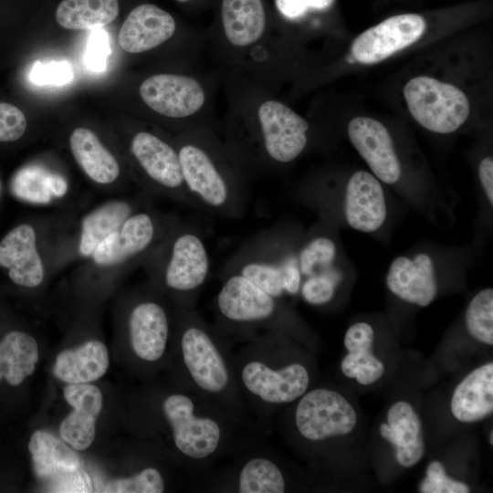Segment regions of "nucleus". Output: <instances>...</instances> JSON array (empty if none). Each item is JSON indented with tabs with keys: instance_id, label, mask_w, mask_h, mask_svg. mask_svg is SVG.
Returning a JSON list of instances; mask_svg holds the SVG:
<instances>
[{
	"instance_id": "nucleus-2",
	"label": "nucleus",
	"mask_w": 493,
	"mask_h": 493,
	"mask_svg": "<svg viewBox=\"0 0 493 493\" xmlns=\"http://www.w3.org/2000/svg\"><path fill=\"white\" fill-rule=\"evenodd\" d=\"M177 152L184 184L200 211L232 219L245 215L248 194L233 170L198 142H184Z\"/></svg>"
},
{
	"instance_id": "nucleus-42",
	"label": "nucleus",
	"mask_w": 493,
	"mask_h": 493,
	"mask_svg": "<svg viewBox=\"0 0 493 493\" xmlns=\"http://www.w3.org/2000/svg\"><path fill=\"white\" fill-rule=\"evenodd\" d=\"M374 331L367 322H356L347 330L343 343L348 351L372 349Z\"/></svg>"
},
{
	"instance_id": "nucleus-39",
	"label": "nucleus",
	"mask_w": 493,
	"mask_h": 493,
	"mask_svg": "<svg viewBox=\"0 0 493 493\" xmlns=\"http://www.w3.org/2000/svg\"><path fill=\"white\" fill-rule=\"evenodd\" d=\"M48 492H93L92 482L88 473L81 467L60 473L48 479Z\"/></svg>"
},
{
	"instance_id": "nucleus-30",
	"label": "nucleus",
	"mask_w": 493,
	"mask_h": 493,
	"mask_svg": "<svg viewBox=\"0 0 493 493\" xmlns=\"http://www.w3.org/2000/svg\"><path fill=\"white\" fill-rule=\"evenodd\" d=\"M10 189L20 199L39 202V194L63 196L68 191V183L61 174L43 165L28 164L14 174Z\"/></svg>"
},
{
	"instance_id": "nucleus-22",
	"label": "nucleus",
	"mask_w": 493,
	"mask_h": 493,
	"mask_svg": "<svg viewBox=\"0 0 493 493\" xmlns=\"http://www.w3.org/2000/svg\"><path fill=\"white\" fill-rule=\"evenodd\" d=\"M68 144L77 164L92 183L108 189L120 181L121 163L93 131L84 127L74 129Z\"/></svg>"
},
{
	"instance_id": "nucleus-43",
	"label": "nucleus",
	"mask_w": 493,
	"mask_h": 493,
	"mask_svg": "<svg viewBox=\"0 0 493 493\" xmlns=\"http://www.w3.org/2000/svg\"><path fill=\"white\" fill-rule=\"evenodd\" d=\"M478 176L490 205H493V160L491 157L484 158L478 166Z\"/></svg>"
},
{
	"instance_id": "nucleus-9",
	"label": "nucleus",
	"mask_w": 493,
	"mask_h": 493,
	"mask_svg": "<svg viewBox=\"0 0 493 493\" xmlns=\"http://www.w3.org/2000/svg\"><path fill=\"white\" fill-rule=\"evenodd\" d=\"M30 224L11 229L0 241V267L16 285L35 288L43 284L55 261L47 256L45 238Z\"/></svg>"
},
{
	"instance_id": "nucleus-37",
	"label": "nucleus",
	"mask_w": 493,
	"mask_h": 493,
	"mask_svg": "<svg viewBox=\"0 0 493 493\" xmlns=\"http://www.w3.org/2000/svg\"><path fill=\"white\" fill-rule=\"evenodd\" d=\"M422 493H467L468 486L447 476L444 465L439 461L431 462L426 468V476L419 486Z\"/></svg>"
},
{
	"instance_id": "nucleus-46",
	"label": "nucleus",
	"mask_w": 493,
	"mask_h": 493,
	"mask_svg": "<svg viewBox=\"0 0 493 493\" xmlns=\"http://www.w3.org/2000/svg\"><path fill=\"white\" fill-rule=\"evenodd\" d=\"M492 434H493V433L491 432V435H490V444H491V445H493V440H492L493 435H492Z\"/></svg>"
},
{
	"instance_id": "nucleus-13",
	"label": "nucleus",
	"mask_w": 493,
	"mask_h": 493,
	"mask_svg": "<svg viewBox=\"0 0 493 493\" xmlns=\"http://www.w3.org/2000/svg\"><path fill=\"white\" fill-rule=\"evenodd\" d=\"M245 388L259 400L271 404L291 403L308 390L309 375L300 363L272 368L261 361L246 362L241 371Z\"/></svg>"
},
{
	"instance_id": "nucleus-28",
	"label": "nucleus",
	"mask_w": 493,
	"mask_h": 493,
	"mask_svg": "<svg viewBox=\"0 0 493 493\" xmlns=\"http://www.w3.org/2000/svg\"><path fill=\"white\" fill-rule=\"evenodd\" d=\"M38 361V345L30 335L12 330L0 342V381L19 385L31 375Z\"/></svg>"
},
{
	"instance_id": "nucleus-17",
	"label": "nucleus",
	"mask_w": 493,
	"mask_h": 493,
	"mask_svg": "<svg viewBox=\"0 0 493 493\" xmlns=\"http://www.w3.org/2000/svg\"><path fill=\"white\" fill-rule=\"evenodd\" d=\"M386 286L401 299L426 307L437 293V283L432 258L424 253L410 258L395 257L386 274Z\"/></svg>"
},
{
	"instance_id": "nucleus-7",
	"label": "nucleus",
	"mask_w": 493,
	"mask_h": 493,
	"mask_svg": "<svg viewBox=\"0 0 493 493\" xmlns=\"http://www.w3.org/2000/svg\"><path fill=\"white\" fill-rule=\"evenodd\" d=\"M216 309L223 321L245 327L278 328L285 318L275 298L238 274L222 276Z\"/></svg>"
},
{
	"instance_id": "nucleus-27",
	"label": "nucleus",
	"mask_w": 493,
	"mask_h": 493,
	"mask_svg": "<svg viewBox=\"0 0 493 493\" xmlns=\"http://www.w3.org/2000/svg\"><path fill=\"white\" fill-rule=\"evenodd\" d=\"M28 449L33 470L40 479H48L60 473L80 467L79 455L52 434L37 430L31 435Z\"/></svg>"
},
{
	"instance_id": "nucleus-16",
	"label": "nucleus",
	"mask_w": 493,
	"mask_h": 493,
	"mask_svg": "<svg viewBox=\"0 0 493 493\" xmlns=\"http://www.w3.org/2000/svg\"><path fill=\"white\" fill-rule=\"evenodd\" d=\"M347 224L354 230L377 231L387 215L386 200L380 181L371 173L358 171L349 179L343 200Z\"/></svg>"
},
{
	"instance_id": "nucleus-15",
	"label": "nucleus",
	"mask_w": 493,
	"mask_h": 493,
	"mask_svg": "<svg viewBox=\"0 0 493 493\" xmlns=\"http://www.w3.org/2000/svg\"><path fill=\"white\" fill-rule=\"evenodd\" d=\"M348 136L373 175L388 184L401 177V164L386 127L369 117H356L348 125Z\"/></svg>"
},
{
	"instance_id": "nucleus-1",
	"label": "nucleus",
	"mask_w": 493,
	"mask_h": 493,
	"mask_svg": "<svg viewBox=\"0 0 493 493\" xmlns=\"http://www.w3.org/2000/svg\"><path fill=\"white\" fill-rule=\"evenodd\" d=\"M142 265L156 286L185 299L204 286L211 269L203 233L180 218Z\"/></svg>"
},
{
	"instance_id": "nucleus-38",
	"label": "nucleus",
	"mask_w": 493,
	"mask_h": 493,
	"mask_svg": "<svg viewBox=\"0 0 493 493\" xmlns=\"http://www.w3.org/2000/svg\"><path fill=\"white\" fill-rule=\"evenodd\" d=\"M72 79L73 70L67 61H37L29 72L30 81L41 86H61Z\"/></svg>"
},
{
	"instance_id": "nucleus-35",
	"label": "nucleus",
	"mask_w": 493,
	"mask_h": 493,
	"mask_svg": "<svg viewBox=\"0 0 493 493\" xmlns=\"http://www.w3.org/2000/svg\"><path fill=\"white\" fill-rule=\"evenodd\" d=\"M342 272L336 265L306 278L300 286L303 299L309 304L320 306L330 302L342 280Z\"/></svg>"
},
{
	"instance_id": "nucleus-21",
	"label": "nucleus",
	"mask_w": 493,
	"mask_h": 493,
	"mask_svg": "<svg viewBox=\"0 0 493 493\" xmlns=\"http://www.w3.org/2000/svg\"><path fill=\"white\" fill-rule=\"evenodd\" d=\"M387 423L380 425L383 439L395 448L397 462L404 467L416 465L425 455L422 422L413 408L404 401L394 403L387 412Z\"/></svg>"
},
{
	"instance_id": "nucleus-26",
	"label": "nucleus",
	"mask_w": 493,
	"mask_h": 493,
	"mask_svg": "<svg viewBox=\"0 0 493 493\" xmlns=\"http://www.w3.org/2000/svg\"><path fill=\"white\" fill-rule=\"evenodd\" d=\"M221 15L225 35L236 47L255 43L265 30L262 0H223Z\"/></svg>"
},
{
	"instance_id": "nucleus-36",
	"label": "nucleus",
	"mask_w": 493,
	"mask_h": 493,
	"mask_svg": "<svg viewBox=\"0 0 493 493\" xmlns=\"http://www.w3.org/2000/svg\"><path fill=\"white\" fill-rule=\"evenodd\" d=\"M164 490V481L160 472L148 467L130 477L109 481L103 492L106 493H161Z\"/></svg>"
},
{
	"instance_id": "nucleus-41",
	"label": "nucleus",
	"mask_w": 493,
	"mask_h": 493,
	"mask_svg": "<svg viewBox=\"0 0 493 493\" xmlns=\"http://www.w3.org/2000/svg\"><path fill=\"white\" fill-rule=\"evenodd\" d=\"M110 47L108 35L102 29H95L89 37L84 61L86 67L95 72L105 69Z\"/></svg>"
},
{
	"instance_id": "nucleus-19",
	"label": "nucleus",
	"mask_w": 493,
	"mask_h": 493,
	"mask_svg": "<svg viewBox=\"0 0 493 493\" xmlns=\"http://www.w3.org/2000/svg\"><path fill=\"white\" fill-rule=\"evenodd\" d=\"M128 331L139 358L148 362L160 359L169 336V319L164 307L152 299L134 304L128 316Z\"/></svg>"
},
{
	"instance_id": "nucleus-14",
	"label": "nucleus",
	"mask_w": 493,
	"mask_h": 493,
	"mask_svg": "<svg viewBox=\"0 0 493 493\" xmlns=\"http://www.w3.org/2000/svg\"><path fill=\"white\" fill-rule=\"evenodd\" d=\"M140 96L155 112L169 118H185L197 112L205 96L194 79L177 74H157L140 86Z\"/></svg>"
},
{
	"instance_id": "nucleus-33",
	"label": "nucleus",
	"mask_w": 493,
	"mask_h": 493,
	"mask_svg": "<svg viewBox=\"0 0 493 493\" xmlns=\"http://www.w3.org/2000/svg\"><path fill=\"white\" fill-rule=\"evenodd\" d=\"M469 334L478 341L493 345V289L484 288L470 300L465 315Z\"/></svg>"
},
{
	"instance_id": "nucleus-32",
	"label": "nucleus",
	"mask_w": 493,
	"mask_h": 493,
	"mask_svg": "<svg viewBox=\"0 0 493 493\" xmlns=\"http://www.w3.org/2000/svg\"><path fill=\"white\" fill-rule=\"evenodd\" d=\"M337 246L325 235L309 238L298 250L299 266L302 278H308L335 266Z\"/></svg>"
},
{
	"instance_id": "nucleus-4",
	"label": "nucleus",
	"mask_w": 493,
	"mask_h": 493,
	"mask_svg": "<svg viewBox=\"0 0 493 493\" xmlns=\"http://www.w3.org/2000/svg\"><path fill=\"white\" fill-rule=\"evenodd\" d=\"M408 109L424 128L436 133H451L467 121L470 106L458 88L435 79H412L404 89Z\"/></svg>"
},
{
	"instance_id": "nucleus-20",
	"label": "nucleus",
	"mask_w": 493,
	"mask_h": 493,
	"mask_svg": "<svg viewBox=\"0 0 493 493\" xmlns=\"http://www.w3.org/2000/svg\"><path fill=\"white\" fill-rule=\"evenodd\" d=\"M175 27L168 12L152 4H142L133 8L122 23L119 44L129 53L145 52L168 40Z\"/></svg>"
},
{
	"instance_id": "nucleus-45",
	"label": "nucleus",
	"mask_w": 493,
	"mask_h": 493,
	"mask_svg": "<svg viewBox=\"0 0 493 493\" xmlns=\"http://www.w3.org/2000/svg\"><path fill=\"white\" fill-rule=\"evenodd\" d=\"M308 7H312L319 10L329 8L334 0H305Z\"/></svg>"
},
{
	"instance_id": "nucleus-47",
	"label": "nucleus",
	"mask_w": 493,
	"mask_h": 493,
	"mask_svg": "<svg viewBox=\"0 0 493 493\" xmlns=\"http://www.w3.org/2000/svg\"><path fill=\"white\" fill-rule=\"evenodd\" d=\"M176 1H178L180 3H184V2H187V1H190V0H176Z\"/></svg>"
},
{
	"instance_id": "nucleus-34",
	"label": "nucleus",
	"mask_w": 493,
	"mask_h": 493,
	"mask_svg": "<svg viewBox=\"0 0 493 493\" xmlns=\"http://www.w3.org/2000/svg\"><path fill=\"white\" fill-rule=\"evenodd\" d=\"M372 349L348 351L341 363L342 373L362 385L377 382L384 373L383 363L374 356Z\"/></svg>"
},
{
	"instance_id": "nucleus-10",
	"label": "nucleus",
	"mask_w": 493,
	"mask_h": 493,
	"mask_svg": "<svg viewBox=\"0 0 493 493\" xmlns=\"http://www.w3.org/2000/svg\"><path fill=\"white\" fill-rule=\"evenodd\" d=\"M260 146L267 161L285 164L298 158L308 143V122L285 104L263 102L257 111Z\"/></svg>"
},
{
	"instance_id": "nucleus-11",
	"label": "nucleus",
	"mask_w": 493,
	"mask_h": 493,
	"mask_svg": "<svg viewBox=\"0 0 493 493\" xmlns=\"http://www.w3.org/2000/svg\"><path fill=\"white\" fill-rule=\"evenodd\" d=\"M193 400L183 393L169 395L163 404L177 449L194 460L205 459L218 448L222 437L219 424L194 414Z\"/></svg>"
},
{
	"instance_id": "nucleus-23",
	"label": "nucleus",
	"mask_w": 493,
	"mask_h": 493,
	"mask_svg": "<svg viewBox=\"0 0 493 493\" xmlns=\"http://www.w3.org/2000/svg\"><path fill=\"white\" fill-rule=\"evenodd\" d=\"M147 203L143 198H116L89 212L80 225L79 256L89 258L106 236L118 230L132 213Z\"/></svg>"
},
{
	"instance_id": "nucleus-8",
	"label": "nucleus",
	"mask_w": 493,
	"mask_h": 493,
	"mask_svg": "<svg viewBox=\"0 0 493 493\" xmlns=\"http://www.w3.org/2000/svg\"><path fill=\"white\" fill-rule=\"evenodd\" d=\"M295 423L304 438L321 441L350 434L356 426L357 414L340 393L317 388L301 396L295 411Z\"/></svg>"
},
{
	"instance_id": "nucleus-48",
	"label": "nucleus",
	"mask_w": 493,
	"mask_h": 493,
	"mask_svg": "<svg viewBox=\"0 0 493 493\" xmlns=\"http://www.w3.org/2000/svg\"><path fill=\"white\" fill-rule=\"evenodd\" d=\"M0 193H1V184H0Z\"/></svg>"
},
{
	"instance_id": "nucleus-5",
	"label": "nucleus",
	"mask_w": 493,
	"mask_h": 493,
	"mask_svg": "<svg viewBox=\"0 0 493 493\" xmlns=\"http://www.w3.org/2000/svg\"><path fill=\"white\" fill-rule=\"evenodd\" d=\"M130 151L152 194L200 210L184 184L175 148L159 136L141 131L132 136Z\"/></svg>"
},
{
	"instance_id": "nucleus-44",
	"label": "nucleus",
	"mask_w": 493,
	"mask_h": 493,
	"mask_svg": "<svg viewBox=\"0 0 493 493\" xmlns=\"http://www.w3.org/2000/svg\"><path fill=\"white\" fill-rule=\"evenodd\" d=\"M279 12L288 18H296L302 16L307 8L305 0H275Z\"/></svg>"
},
{
	"instance_id": "nucleus-31",
	"label": "nucleus",
	"mask_w": 493,
	"mask_h": 493,
	"mask_svg": "<svg viewBox=\"0 0 493 493\" xmlns=\"http://www.w3.org/2000/svg\"><path fill=\"white\" fill-rule=\"evenodd\" d=\"M237 484L240 493H282L286 488L281 470L265 457L247 461L239 473Z\"/></svg>"
},
{
	"instance_id": "nucleus-40",
	"label": "nucleus",
	"mask_w": 493,
	"mask_h": 493,
	"mask_svg": "<svg viewBox=\"0 0 493 493\" xmlns=\"http://www.w3.org/2000/svg\"><path fill=\"white\" fill-rule=\"evenodd\" d=\"M26 130V119L16 106L0 102V142L20 139Z\"/></svg>"
},
{
	"instance_id": "nucleus-24",
	"label": "nucleus",
	"mask_w": 493,
	"mask_h": 493,
	"mask_svg": "<svg viewBox=\"0 0 493 493\" xmlns=\"http://www.w3.org/2000/svg\"><path fill=\"white\" fill-rule=\"evenodd\" d=\"M450 409L453 416L462 423H475L492 414V362L476 368L457 384Z\"/></svg>"
},
{
	"instance_id": "nucleus-3",
	"label": "nucleus",
	"mask_w": 493,
	"mask_h": 493,
	"mask_svg": "<svg viewBox=\"0 0 493 493\" xmlns=\"http://www.w3.org/2000/svg\"><path fill=\"white\" fill-rule=\"evenodd\" d=\"M178 220L145 204L97 246L83 270L121 272L133 268Z\"/></svg>"
},
{
	"instance_id": "nucleus-29",
	"label": "nucleus",
	"mask_w": 493,
	"mask_h": 493,
	"mask_svg": "<svg viewBox=\"0 0 493 493\" xmlns=\"http://www.w3.org/2000/svg\"><path fill=\"white\" fill-rule=\"evenodd\" d=\"M118 0H62L56 20L69 30H95L111 23L119 15Z\"/></svg>"
},
{
	"instance_id": "nucleus-18",
	"label": "nucleus",
	"mask_w": 493,
	"mask_h": 493,
	"mask_svg": "<svg viewBox=\"0 0 493 493\" xmlns=\"http://www.w3.org/2000/svg\"><path fill=\"white\" fill-rule=\"evenodd\" d=\"M63 393L73 411L60 424V436L72 448L85 450L95 438L96 420L102 408V393L89 383H68Z\"/></svg>"
},
{
	"instance_id": "nucleus-25",
	"label": "nucleus",
	"mask_w": 493,
	"mask_h": 493,
	"mask_svg": "<svg viewBox=\"0 0 493 493\" xmlns=\"http://www.w3.org/2000/svg\"><path fill=\"white\" fill-rule=\"evenodd\" d=\"M109 364L106 346L93 340L59 352L53 372L58 379L68 383H88L102 377Z\"/></svg>"
},
{
	"instance_id": "nucleus-6",
	"label": "nucleus",
	"mask_w": 493,
	"mask_h": 493,
	"mask_svg": "<svg viewBox=\"0 0 493 493\" xmlns=\"http://www.w3.org/2000/svg\"><path fill=\"white\" fill-rule=\"evenodd\" d=\"M180 345L184 363L204 392L218 394L229 384V372L210 329L194 311H182Z\"/></svg>"
},
{
	"instance_id": "nucleus-12",
	"label": "nucleus",
	"mask_w": 493,
	"mask_h": 493,
	"mask_svg": "<svg viewBox=\"0 0 493 493\" xmlns=\"http://www.w3.org/2000/svg\"><path fill=\"white\" fill-rule=\"evenodd\" d=\"M425 21L415 14L391 16L362 32L351 45V54L362 64L380 62L416 42Z\"/></svg>"
}]
</instances>
